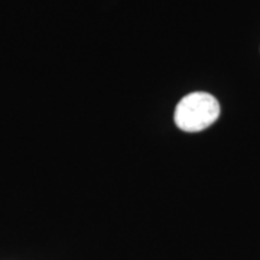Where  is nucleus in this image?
<instances>
[{
  "label": "nucleus",
  "instance_id": "nucleus-1",
  "mask_svg": "<svg viewBox=\"0 0 260 260\" xmlns=\"http://www.w3.org/2000/svg\"><path fill=\"white\" fill-rule=\"evenodd\" d=\"M220 116V104L211 94L197 91L185 95L175 109V124L184 132H201Z\"/></svg>",
  "mask_w": 260,
  "mask_h": 260
}]
</instances>
